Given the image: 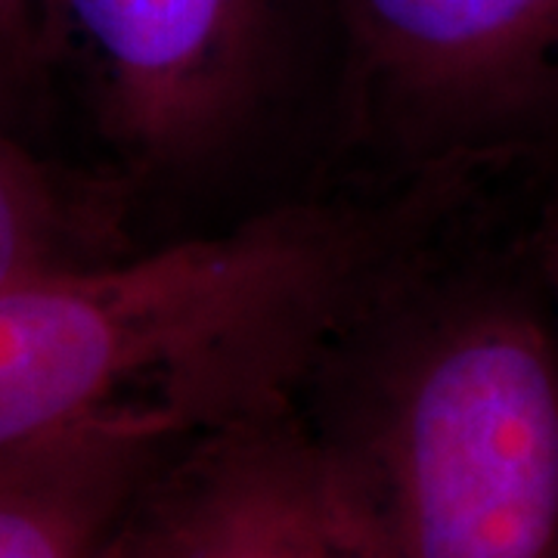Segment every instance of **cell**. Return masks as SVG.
<instances>
[{"label": "cell", "mask_w": 558, "mask_h": 558, "mask_svg": "<svg viewBox=\"0 0 558 558\" xmlns=\"http://www.w3.org/2000/svg\"><path fill=\"white\" fill-rule=\"evenodd\" d=\"M341 143L369 180L558 153V0H329Z\"/></svg>", "instance_id": "4"}, {"label": "cell", "mask_w": 558, "mask_h": 558, "mask_svg": "<svg viewBox=\"0 0 558 558\" xmlns=\"http://www.w3.org/2000/svg\"><path fill=\"white\" fill-rule=\"evenodd\" d=\"M527 242L549 304L558 354V153L527 186Z\"/></svg>", "instance_id": "9"}, {"label": "cell", "mask_w": 558, "mask_h": 558, "mask_svg": "<svg viewBox=\"0 0 558 558\" xmlns=\"http://www.w3.org/2000/svg\"><path fill=\"white\" fill-rule=\"evenodd\" d=\"M128 211L116 180L44 159L0 124V292L137 252Z\"/></svg>", "instance_id": "7"}, {"label": "cell", "mask_w": 558, "mask_h": 558, "mask_svg": "<svg viewBox=\"0 0 558 558\" xmlns=\"http://www.w3.org/2000/svg\"><path fill=\"white\" fill-rule=\"evenodd\" d=\"M193 435L128 413L0 459V558H109L140 494Z\"/></svg>", "instance_id": "6"}, {"label": "cell", "mask_w": 558, "mask_h": 558, "mask_svg": "<svg viewBox=\"0 0 558 558\" xmlns=\"http://www.w3.org/2000/svg\"><path fill=\"white\" fill-rule=\"evenodd\" d=\"M109 558L373 556L286 407L186 440L140 494Z\"/></svg>", "instance_id": "5"}, {"label": "cell", "mask_w": 558, "mask_h": 558, "mask_svg": "<svg viewBox=\"0 0 558 558\" xmlns=\"http://www.w3.org/2000/svg\"><path fill=\"white\" fill-rule=\"evenodd\" d=\"M292 410L373 558H558V354L527 186L381 279Z\"/></svg>", "instance_id": "1"}, {"label": "cell", "mask_w": 558, "mask_h": 558, "mask_svg": "<svg viewBox=\"0 0 558 558\" xmlns=\"http://www.w3.org/2000/svg\"><path fill=\"white\" fill-rule=\"evenodd\" d=\"M332 317V277L289 211L0 292V459L87 422L193 432L274 410Z\"/></svg>", "instance_id": "2"}, {"label": "cell", "mask_w": 558, "mask_h": 558, "mask_svg": "<svg viewBox=\"0 0 558 558\" xmlns=\"http://www.w3.org/2000/svg\"><path fill=\"white\" fill-rule=\"evenodd\" d=\"M47 20L128 199L245 156L311 28L336 35L329 0H47Z\"/></svg>", "instance_id": "3"}, {"label": "cell", "mask_w": 558, "mask_h": 558, "mask_svg": "<svg viewBox=\"0 0 558 558\" xmlns=\"http://www.w3.org/2000/svg\"><path fill=\"white\" fill-rule=\"evenodd\" d=\"M53 81L57 62L47 0H0V124L16 131Z\"/></svg>", "instance_id": "8"}]
</instances>
